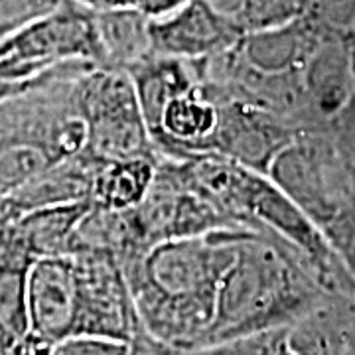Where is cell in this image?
<instances>
[{
  "instance_id": "6da1fadb",
  "label": "cell",
  "mask_w": 355,
  "mask_h": 355,
  "mask_svg": "<svg viewBox=\"0 0 355 355\" xmlns=\"http://www.w3.org/2000/svg\"><path fill=\"white\" fill-rule=\"evenodd\" d=\"M243 231L160 241L121 266L140 330L180 352L200 349Z\"/></svg>"
},
{
  "instance_id": "7a4b0ae2",
  "label": "cell",
  "mask_w": 355,
  "mask_h": 355,
  "mask_svg": "<svg viewBox=\"0 0 355 355\" xmlns=\"http://www.w3.org/2000/svg\"><path fill=\"white\" fill-rule=\"evenodd\" d=\"M30 334L53 347L73 336L132 342L140 326L121 265L101 253L34 261L26 280Z\"/></svg>"
},
{
  "instance_id": "3957f363",
  "label": "cell",
  "mask_w": 355,
  "mask_h": 355,
  "mask_svg": "<svg viewBox=\"0 0 355 355\" xmlns=\"http://www.w3.org/2000/svg\"><path fill=\"white\" fill-rule=\"evenodd\" d=\"M320 292L291 247L268 233L245 229L219 284L214 322L202 347L292 328L314 312Z\"/></svg>"
},
{
  "instance_id": "277c9868",
  "label": "cell",
  "mask_w": 355,
  "mask_h": 355,
  "mask_svg": "<svg viewBox=\"0 0 355 355\" xmlns=\"http://www.w3.org/2000/svg\"><path fill=\"white\" fill-rule=\"evenodd\" d=\"M91 62H69L0 101V196L22 188L51 166L85 153L87 125L76 81Z\"/></svg>"
},
{
  "instance_id": "5b68a950",
  "label": "cell",
  "mask_w": 355,
  "mask_h": 355,
  "mask_svg": "<svg viewBox=\"0 0 355 355\" xmlns=\"http://www.w3.org/2000/svg\"><path fill=\"white\" fill-rule=\"evenodd\" d=\"M76 95L87 125L85 153L99 160H160L127 71L91 65L77 77Z\"/></svg>"
},
{
  "instance_id": "8992f818",
  "label": "cell",
  "mask_w": 355,
  "mask_h": 355,
  "mask_svg": "<svg viewBox=\"0 0 355 355\" xmlns=\"http://www.w3.org/2000/svg\"><path fill=\"white\" fill-rule=\"evenodd\" d=\"M69 62L103 65L95 10L79 0H62L51 12L0 40V81H30Z\"/></svg>"
},
{
  "instance_id": "52a82bcc",
  "label": "cell",
  "mask_w": 355,
  "mask_h": 355,
  "mask_svg": "<svg viewBox=\"0 0 355 355\" xmlns=\"http://www.w3.org/2000/svg\"><path fill=\"white\" fill-rule=\"evenodd\" d=\"M209 99L217 105L219 121L205 154H219L266 174L277 154L294 140L288 119L241 99Z\"/></svg>"
},
{
  "instance_id": "ba28073f",
  "label": "cell",
  "mask_w": 355,
  "mask_h": 355,
  "mask_svg": "<svg viewBox=\"0 0 355 355\" xmlns=\"http://www.w3.org/2000/svg\"><path fill=\"white\" fill-rule=\"evenodd\" d=\"M243 36L205 0H188L176 12L150 20V48L158 55L203 60L231 50Z\"/></svg>"
},
{
  "instance_id": "9c48e42d",
  "label": "cell",
  "mask_w": 355,
  "mask_h": 355,
  "mask_svg": "<svg viewBox=\"0 0 355 355\" xmlns=\"http://www.w3.org/2000/svg\"><path fill=\"white\" fill-rule=\"evenodd\" d=\"M34 259L0 227V355H51L30 334L26 280Z\"/></svg>"
},
{
  "instance_id": "30bf717a",
  "label": "cell",
  "mask_w": 355,
  "mask_h": 355,
  "mask_svg": "<svg viewBox=\"0 0 355 355\" xmlns=\"http://www.w3.org/2000/svg\"><path fill=\"white\" fill-rule=\"evenodd\" d=\"M355 81V42L322 38L302 67L306 103L320 114H336L349 101Z\"/></svg>"
},
{
  "instance_id": "8fae6325",
  "label": "cell",
  "mask_w": 355,
  "mask_h": 355,
  "mask_svg": "<svg viewBox=\"0 0 355 355\" xmlns=\"http://www.w3.org/2000/svg\"><path fill=\"white\" fill-rule=\"evenodd\" d=\"M99 164V158L83 153L51 166L44 174L30 180L22 188L4 196L8 214L12 219L26 211L42 207L67 205V203L89 202L93 174Z\"/></svg>"
},
{
  "instance_id": "7c38bea8",
  "label": "cell",
  "mask_w": 355,
  "mask_h": 355,
  "mask_svg": "<svg viewBox=\"0 0 355 355\" xmlns=\"http://www.w3.org/2000/svg\"><path fill=\"white\" fill-rule=\"evenodd\" d=\"M322 36L304 16L288 24L247 34L239 40L241 60L259 73L300 71Z\"/></svg>"
},
{
  "instance_id": "4fadbf2b",
  "label": "cell",
  "mask_w": 355,
  "mask_h": 355,
  "mask_svg": "<svg viewBox=\"0 0 355 355\" xmlns=\"http://www.w3.org/2000/svg\"><path fill=\"white\" fill-rule=\"evenodd\" d=\"M127 73L132 79L140 111L150 135L158 130L160 116L168 101L200 85L193 62L158 55L154 51L128 67Z\"/></svg>"
},
{
  "instance_id": "5bb4252c",
  "label": "cell",
  "mask_w": 355,
  "mask_h": 355,
  "mask_svg": "<svg viewBox=\"0 0 355 355\" xmlns=\"http://www.w3.org/2000/svg\"><path fill=\"white\" fill-rule=\"evenodd\" d=\"M89 207L91 203L81 202L26 211L8 221V229L34 261L69 254L73 233Z\"/></svg>"
},
{
  "instance_id": "9a60e30c",
  "label": "cell",
  "mask_w": 355,
  "mask_h": 355,
  "mask_svg": "<svg viewBox=\"0 0 355 355\" xmlns=\"http://www.w3.org/2000/svg\"><path fill=\"white\" fill-rule=\"evenodd\" d=\"M95 26L103 67L127 71L128 67L153 53L150 18L137 8L95 10Z\"/></svg>"
},
{
  "instance_id": "2e32d148",
  "label": "cell",
  "mask_w": 355,
  "mask_h": 355,
  "mask_svg": "<svg viewBox=\"0 0 355 355\" xmlns=\"http://www.w3.org/2000/svg\"><path fill=\"white\" fill-rule=\"evenodd\" d=\"M158 160H99L93 174L89 203L99 209H132L150 190Z\"/></svg>"
},
{
  "instance_id": "e0dca14e",
  "label": "cell",
  "mask_w": 355,
  "mask_h": 355,
  "mask_svg": "<svg viewBox=\"0 0 355 355\" xmlns=\"http://www.w3.org/2000/svg\"><path fill=\"white\" fill-rule=\"evenodd\" d=\"M241 36L302 18L308 0H205Z\"/></svg>"
},
{
  "instance_id": "ac0fdd59",
  "label": "cell",
  "mask_w": 355,
  "mask_h": 355,
  "mask_svg": "<svg viewBox=\"0 0 355 355\" xmlns=\"http://www.w3.org/2000/svg\"><path fill=\"white\" fill-rule=\"evenodd\" d=\"M62 0H0V40L51 12Z\"/></svg>"
},
{
  "instance_id": "d6986e66",
  "label": "cell",
  "mask_w": 355,
  "mask_h": 355,
  "mask_svg": "<svg viewBox=\"0 0 355 355\" xmlns=\"http://www.w3.org/2000/svg\"><path fill=\"white\" fill-rule=\"evenodd\" d=\"M51 355H130V343L103 336H73L55 343Z\"/></svg>"
},
{
  "instance_id": "ffe728a7",
  "label": "cell",
  "mask_w": 355,
  "mask_h": 355,
  "mask_svg": "<svg viewBox=\"0 0 355 355\" xmlns=\"http://www.w3.org/2000/svg\"><path fill=\"white\" fill-rule=\"evenodd\" d=\"M188 0H144V4L140 6L139 10L144 16H148L150 20L162 18L168 14L176 12L178 8H182Z\"/></svg>"
},
{
  "instance_id": "44dd1931",
  "label": "cell",
  "mask_w": 355,
  "mask_h": 355,
  "mask_svg": "<svg viewBox=\"0 0 355 355\" xmlns=\"http://www.w3.org/2000/svg\"><path fill=\"white\" fill-rule=\"evenodd\" d=\"M93 10H109V8H137L144 4V0H79Z\"/></svg>"
},
{
  "instance_id": "7402d4cb",
  "label": "cell",
  "mask_w": 355,
  "mask_h": 355,
  "mask_svg": "<svg viewBox=\"0 0 355 355\" xmlns=\"http://www.w3.org/2000/svg\"><path fill=\"white\" fill-rule=\"evenodd\" d=\"M34 83V79H30V81H22V83H12V81H0V101H4V99H8V97H12L16 93H20V91H24L30 85Z\"/></svg>"
},
{
  "instance_id": "603a6c76",
  "label": "cell",
  "mask_w": 355,
  "mask_h": 355,
  "mask_svg": "<svg viewBox=\"0 0 355 355\" xmlns=\"http://www.w3.org/2000/svg\"><path fill=\"white\" fill-rule=\"evenodd\" d=\"M298 349L302 352V355H330L328 352H306V347L304 345H300V343H298Z\"/></svg>"
}]
</instances>
